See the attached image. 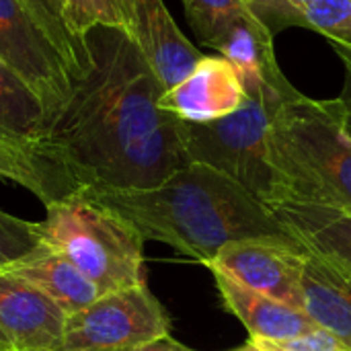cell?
Listing matches in <instances>:
<instances>
[{
    "instance_id": "24",
    "label": "cell",
    "mask_w": 351,
    "mask_h": 351,
    "mask_svg": "<svg viewBox=\"0 0 351 351\" xmlns=\"http://www.w3.org/2000/svg\"><path fill=\"white\" fill-rule=\"evenodd\" d=\"M247 8L251 10V14L276 37L280 31H284L286 27H290V21L286 16V12L282 10L278 0H245Z\"/></svg>"
},
{
    "instance_id": "12",
    "label": "cell",
    "mask_w": 351,
    "mask_h": 351,
    "mask_svg": "<svg viewBox=\"0 0 351 351\" xmlns=\"http://www.w3.org/2000/svg\"><path fill=\"white\" fill-rule=\"evenodd\" d=\"M302 311L351 351V269L304 249Z\"/></svg>"
},
{
    "instance_id": "21",
    "label": "cell",
    "mask_w": 351,
    "mask_h": 351,
    "mask_svg": "<svg viewBox=\"0 0 351 351\" xmlns=\"http://www.w3.org/2000/svg\"><path fill=\"white\" fill-rule=\"evenodd\" d=\"M304 16L308 29L351 47V0H313Z\"/></svg>"
},
{
    "instance_id": "1",
    "label": "cell",
    "mask_w": 351,
    "mask_h": 351,
    "mask_svg": "<svg viewBox=\"0 0 351 351\" xmlns=\"http://www.w3.org/2000/svg\"><path fill=\"white\" fill-rule=\"evenodd\" d=\"M88 64L41 140L97 191L152 189L189 165L183 119L160 109L165 86L140 45L113 27L84 33Z\"/></svg>"
},
{
    "instance_id": "16",
    "label": "cell",
    "mask_w": 351,
    "mask_h": 351,
    "mask_svg": "<svg viewBox=\"0 0 351 351\" xmlns=\"http://www.w3.org/2000/svg\"><path fill=\"white\" fill-rule=\"evenodd\" d=\"M0 177L31 191L43 206H49L80 185L68 167L43 144H21L0 140Z\"/></svg>"
},
{
    "instance_id": "20",
    "label": "cell",
    "mask_w": 351,
    "mask_h": 351,
    "mask_svg": "<svg viewBox=\"0 0 351 351\" xmlns=\"http://www.w3.org/2000/svg\"><path fill=\"white\" fill-rule=\"evenodd\" d=\"M64 4L82 39L93 27H113L136 41V0H64Z\"/></svg>"
},
{
    "instance_id": "4",
    "label": "cell",
    "mask_w": 351,
    "mask_h": 351,
    "mask_svg": "<svg viewBox=\"0 0 351 351\" xmlns=\"http://www.w3.org/2000/svg\"><path fill=\"white\" fill-rule=\"evenodd\" d=\"M33 226L39 245L66 257L103 294L146 284L142 234L90 189L45 206Z\"/></svg>"
},
{
    "instance_id": "10",
    "label": "cell",
    "mask_w": 351,
    "mask_h": 351,
    "mask_svg": "<svg viewBox=\"0 0 351 351\" xmlns=\"http://www.w3.org/2000/svg\"><path fill=\"white\" fill-rule=\"evenodd\" d=\"M245 101V88L230 62L204 56L179 84L165 90L158 105L183 121L206 123L239 111Z\"/></svg>"
},
{
    "instance_id": "22",
    "label": "cell",
    "mask_w": 351,
    "mask_h": 351,
    "mask_svg": "<svg viewBox=\"0 0 351 351\" xmlns=\"http://www.w3.org/2000/svg\"><path fill=\"white\" fill-rule=\"evenodd\" d=\"M37 245L35 226L0 208V261L2 265L19 259Z\"/></svg>"
},
{
    "instance_id": "11",
    "label": "cell",
    "mask_w": 351,
    "mask_h": 351,
    "mask_svg": "<svg viewBox=\"0 0 351 351\" xmlns=\"http://www.w3.org/2000/svg\"><path fill=\"white\" fill-rule=\"evenodd\" d=\"M136 43L165 90L179 84L204 58L183 35L165 0H136Z\"/></svg>"
},
{
    "instance_id": "13",
    "label": "cell",
    "mask_w": 351,
    "mask_h": 351,
    "mask_svg": "<svg viewBox=\"0 0 351 351\" xmlns=\"http://www.w3.org/2000/svg\"><path fill=\"white\" fill-rule=\"evenodd\" d=\"M210 271L222 296L224 308L245 325L251 337L282 341L319 329V325L304 311L292 308L271 296L251 290L218 269Z\"/></svg>"
},
{
    "instance_id": "9",
    "label": "cell",
    "mask_w": 351,
    "mask_h": 351,
    "mask_svg": "<svg viewBox=\"0 0 351 351\" xmlns=\"http://www.w3.org/2000/svg\"><path fill=\"white\" fill-rule=\"evenodd\" d=\"M68 315L25 280L0 271V351H62Z\"/></svg>"
},
{
    "instance_id": "8",
    "label": "cell",
    "mask_w": 351,
    "mask_h": 351,
    "mask_svg": "<svg viewBox=\"0 0 351 351\" xmlns=\"http://www.w3.org/2000/svg\"><path fill=\"white\" fill-rule=\"evenodd\" d=\"M206 267L302 311L304 247L298 243L237 241L222 247Z\"/></svg>"
},
{
    "instance_id": "17",
    "label": "cell",
    "mask_w": 351,
    "mask_h": 351,
    "mask_svg": "<svg viewBox=\"0 0 351 351\" xmlns=\"http://www.w3.org/2000/svg\"><path fill=\"white\" fill-rule=\"evenodd\" d=\"M47 128L49 113L41 99L0 60V140L35 144Z\"/></svg>"
},
{
    "instance_id": "28",
    "label": "cell",
    "mask_w": 351,
    "mask_h": 351,
    "mask_svg": "<svg viewBox=\"0 0 351 351\" xmlns=\"http://www.w3.org/2000/svg\"><path fill=\"white\" fill-rule=\"evenodd\" d=\"M331 45H333V49H335V53L341 58V62L351 68V47L350 45H343V43H337V41H331Z\"/></svg>"
},
{
    "instance_id": "7",
    "label": "cell",
    "mask_w": 351,
    "mask_h": 351,
    "mask_svg": "<svg viewBox=\"0 0 351 351\" xmlns=\"http://www.w3.org/2000/svg\"><path fill=\"white\" fill-rule=\"evenodd\" d=\"M0 60L41 99L51 121L72 95L74 76L56 43L19 0H0Z\"/></svg>"
},
{
    "instance_id": "3",
    "label": "cell",
    "mask_w": 351,
    "mask_h": 351,
    "mask_svg": "<svg viewBox=\"0 0 351 351\" xmlns=\"http://www.w3.org/2000/svg\"><path fill=\"white\" fill-rule=\"evenodd\" d=\"M267 158L276 202H298L351 212V134L337 99L317 101L300 90L269 123ZM269 204V206H271Z\"/></svg>"
},
{
    "instance_id": "26",
    "label": "cell",
    "mask_w": 351,
    "mask_h": 351,
    "mask_svg": "<svg viewBox=\"0 0 351 351\" xmlns=\"http://www.w3.org/2000/svg\"><path fill=\"white\" fill-rule=\"evenodd\" d=\"M128 351H195V350H191V348H187V346L179 343L177 339H173L171 335H167V337H160V339H156V341H150V343H146V346H140V348H136V350H128Z\"/></svg>"
},
{
    "instance_id": "19",
    "label": "cell",
    "mask_w": 351,
    "mask_h": 351,
    "mask_svg": "<svg viewBox=\"0 0 351 351\" xmlns=\"http://www.w3.org/2000/svg\"><path fill=\"white\" fill-rule=\"evenodd\" d=\"M185 16L197 41L218 49L226 33L247 16H253L245 0H181Z\"/></svg>"
},
{
    "instance_id": "6",
    "label": "cell",
    "mask_w": 351,
    "mask_h": 351,
    "mask_svg": "<svg viewBox=\"0 0 351 351\" xmlns=\"http://www.w3.org/2000/svg\"><path fill=\"white\" fill-rule=\"evenodd\" d=\"M171 319L146 284L115 290L70 315L62 351H128L167 337Z\"/></svg>"
},
{
    "instance_id": "15",
    "label": "cell",
    "mask_w": 351,
    "mask_h": 351,
    "mask_svg": "<svg viewBox=\"0 0 351 351\" xmlns=\"http://www.w3.org/2000/svg\"><path fill=\"white\" fill-rule=\"evenodd\" d=\"M269 212L298 245L351 269V212L298 202H276Z\"/></svg>"
},
{
    "instance_id": "23",
    "label": "cell",
    "mask_w": 351,
    "mask_h": 351,
    "mask_svg": "<svg viewBox=\"0 0 351 351\" xmlns=\"http://www.w3.org/2000/svg\"><path fill=\"white\" fill-rule=\"evenodd\" d=\"M257 351H350L335 335H331L325 329H315L304 335L292 337V339H282V341H271V339H255L249 337L247 341Z\"/></svg>"
},
{
    "instance_id": "25",
    "label": "cell",
    "mask_w": 351,
    "mask_h": 351,
    "mask_svg": "<svg viewBox=\"0 0 351 351\" xmlns=\"http://www.w3.org/2000/svg\"><path fill=\"white\" fill-rule=\"evenodd\" d=\"M278 2H280L282 10L286 12V16L290 19V25L292 27H304V29H308L304 12H306V6L313 0H278Z\"/></svg>"
},
{
    "instance_id": "14",
    "label": "cell",
    "mask_w": 351,
    "mask_h": 351,
    "mask_svg": "<svg viewBox=\"0 0 351 351\" xmlns=\"http://www.w3.org/2000/svg\"><path fill=\"white\" fill-rule=\"evenodd\" d=\"M4 271L41 290L60 308H64L68 317L84 311L103 296V292L66 257L39 243L19 259L6 263Z\"/></svg>"
},
{
    "instance_id": "2",
    "label": "cell",
    "mask_w": 351,
    "mask_h": 351,
    "mask_svg": "<svg viewBox=\"0 0 351 351\" xmlns=\"http://www.w3.org/2000/svg\"><path fill=\"white\" fill-rule=\"evenodd\" d=\"M90 191L144 241L165 243L204 265L237 241L296 243L263 202L199 162H189L152 189Z\"/></svg>"
},
{
    "instance_id": "29",
    "label": "cell",
    "mask_w": 351,
    "mask_h": 351,
    "mask_svg": "<svg viewBox=\"0 0 351 351\" xmlns=\"http://www.w3.org/2000/svg\"><path fill=\"white\" fill-rule=\"evenodd\" d=\"M232 351H257L253 346H249V343H245L243 348H239V350H232Z\"/></svg>"
},
{
    "instance_id": "27",
    "label": "cell",
    "mask_w": 351,
    "mask_h": 351,
    "mask_svg": "<svg viewBox=\"0 0 351 351\" xmlns=\"http://www.w3.org/2000/svg\"><path fill=\"white\" fill-rule=\"evenodd\" d=\"M339 101L343 105V119H346V128L351 134V68L346 66V80H343V88L339 95Z\"/></svg>"
},
{
    "instance_id": "18",
    "label": "cell",
    "mask_w": 351,
    "mask_h": 351,
    "mask_svg": "<svg viewBox=\"0 0 351 351\" xmlns=\"http://www.w3.org/2000/svg\"><path fill=\"white\" fill-rule=\"evenodd\" d=\"M19 2L31 12V16L41 25V29L56 43L76 82L86 70L88 53H86L84 39L74 31L68 19L64 0H19Z\"/></svg>"
},
{
    "instance_id": "5",
    "label": "cell",
    "mask_w": 351,
    "mask_h": 351,
    "mask_svg": "<svg viewBox=\"0 0 351 351\" xmlns=\"http://www.w3.org/2000/svg\"><path fill=\"white\" fill-rule=\"evenodd\" d=\"M296 93L247 97L245 105L226 117L206 123L183 121L189 162L216 169L269 208L276 197V177L267 158V132L276 109Z\"/></svg>"
},
{
    "instance_id": "30",
    "label": "cell",
    "mask_w": 351,
    "mask_h": 351,
    "mask_svg": "<svg viewBox=\"0 0 351 351\" xmlns=\"http://www.w3.org/2000/svg\"><path fill=\"white\" fill-rule=\"evenodd\" d=\"M2 269H4V265H2V263H0V271H2Z\"/></svg>"
}]
</instances>
